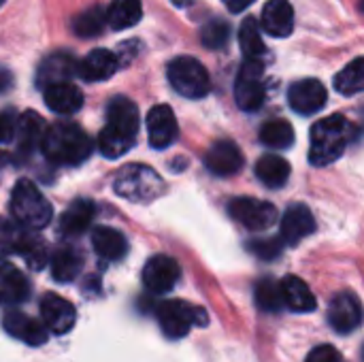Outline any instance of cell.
Segmentation results:
<instances>
[{
  "mask_svg": "<svg viewBox=\"0 0 364 362\" xmlns=\"http://www.w3.org/2000/svg\"><path fill=\"white\" fill-rule=\"evenodd\" d=\"M139 109L126 96H115L107 107V124L98 137V149L105 158H119L136 141L139 132Z\"/></svg>",
  "mask_w": 364,
  "mask_h": 362,
  "instance_id": "6da1fadb",
  "label": "cell"
},
{
  "mask_svg": "<svg viewBox=\"0 0 364 362\" xmlns=\"http://www.w3.org/2000/svg\"><path fill=\"white\" fill-rule=\"evenodd\" d=\"M41 149L45 158L60 166H77L85 162L94 149L87 132L75 122H58L45 130Z\"/></svg>",
  "mask_w": 364,
  "mask_h": 362,
  "instance_id": "7a4b0ae2",
  "label": "cell"
},
{
  "mask_svg": "<svg viewBox=\"0 0 364 362\" xmlns=\"http://www.w3.org/2000/svg\"><path fill=\"white\" fill-rule=\"evenodd\" d=\"M354 137V124L343 115H331L320 119L311 128L309 160L316 166H328L348 147Z\"/></svg>",
  "mask_w": 364,
  "mask_h": 362,
  "instance_id": "3957f363",
  "label": "cell"
},
{
  "mask_svg": "<svg viewBox=\"0 0 364 362\" xmlns=\"http://www.w3.org/2000/svg\"><path fill=\"white\" fill-rule=\"evenodd\" d=\"M11 215L28 230H41L51 222L53 209L30 179H19L11 192Z\"/></svg>",
  "mask_w": 364,
  "mask_h": 362,
  "instance_id": "277c9868",
  "label": "cell"
},
{
  "mask_svg": "<svg viewBox=\"0 0 364 362\" xmlns=\"http://www.w3.org/2000/svg\"><path fill=\"white\" fill-rule=\"evenodd\" d=\"M113 190H115V194H119L122 198H128L132 203H149L162 194L164 181L151 166L128 164L117 173V177L113 181Z\"/></svg>",
  "mask_w": 364,
  "mask_h": 362,
  "instance_id": "5b68a950",
  "label": "cell"
},
{
  "mask_svg": "<svg viewBox=\"0 0 364 362\" xmlns=\"http://www.w3.org/2000/svg\"><path fill=\"white\" fill-rule=\"evenodd\" d=\"M156 318L168 339H183L192 326H207V312L186 301H162L156 307Z\"/></svg>",
  "mask_w": 364,
  "mask_h": 362,
  "instance_id": "8992f818",
  "label": "cell"
},
{
  "mask_svg": "<svg viewBox=\"0 0 364 362\" xmlns=\"http://www.w3.org/2000/svg\"><path fill=\"white\" fill-rule=\"evenodd\" d=\"M166 73L175 92H179L186 98H203L211 90L209 73L196 58H190V55L175 58L168 64Z\"/></svg>",
  "mask_w": 364,
  "mask_h": 362,
  "instance_id": "52a82bcc",
  "label": "cell"
},
{
  "mask_svg": "<svg viewBox=\"0 0 364 362\" xmlns=\"http://www.w3.org/2000/svg\"><path fill=\"white\" fill-rule=\"evenodd\" d=\"M264 98V64L260 58H245L235 81V100L243 111H258Z\"/></svg>",
  "mask_w": 364,
  "mask_h": 362,
  "instance_id": "ba28073f",
  "label": "cell"
},
{
  "mask_svg": "<svg viewBox=\"0 0 364 362\" xmlns=\"http://www.w3.org/2000/svg\"><path fill=\"white\" fill-rule=\"evenodd\" d=\"M228 211H230L232 220H237L241 226H245L247 230H254V233L271 228L279 218L273 203L258 201V198H245V196L230 201Z\"/></svg>",
  "mask_w": 364,
  "mask_h": 362,
  "instance_id": "9c48e42d",
  "label": "cell"
},
{
  "mask_svg": "<svg viewBox=\"0 0 364 362\" xmlns=\"http://www.w3.org/2000/svg\"><path fill=\"white\" fill-rule=\"evenodd\" d=\"M181 277V267L175 258L158 254L143 267V284L151 294H166L175 288Z\"/></svg>",
  "mask_w": 364,
  "mask_h": 362,
  "instance_id": "30bf717a",
  "label": "cell"
},
{
  "mask_svg": "<svg viewBox=\"0 0 364 362\" xmlns=\"http://www.w3.org/2000/svg\"><path fill=\"white\" fill-rule=\"evenodd\" d=\"M41 318L51 335H66L77 320V309L60 294H45L41 301Z\"/></svg>",
  "mask_w": 364,
  "mask_h": 362,
  "instance_id": "8fae6325",
  "label": "cell"
},
{
  "mask_svg": "<svg viewBox=\"0 0 364 362\" xmlns=\"http://www.w3.org/2000/svg\"><path fill=\"white\" fill-rule=\"evenodd\" d=\"M2 329L13 339H19L21 344L32 346V348L43 346L47 341V337H49V331L43 324V320L38 322V320H34V318H30V316H26V314H21L17 309L4 312V316H2Z\"/></svg>",
  "mask_w": 364,
  "mask_h": 362,
  "instance_id": "7c38bea8",
  "label": "cell"
},
{
  "mask_svg": "<svg viewBox=\"0 0 364 362\" xmlns=\"http://www.w3.org/2000/svg\"><path fill=\"white\" fill-rule=\"evenodd\" d=\"M364 312L360 301L352 292H339L328 307V322L337 333H352L363 324Z\"/></svg>",
  "mask_w": 364,
  "mask_h": 362,
  "instance_id": "4fadbf2b",
  "label": "cell"
},
{
  "mask_svg": "<svg viewBox=\"0 0 364 362\" xmlns=\"http://www.w3.org/2000/svg\"><path fill=\"white\" fill-rule=\"evenodd\" d=\"M326 87L322 81L318 79H303L292 83V87L288 90V100L290 107L301 113V115H314L318 113L324 105H326Z\"/></svg>",
  "mask_w": 364,
  "mask_h": 362,
  "instance_id": "5bb4252c",
  "label": "cell"
},
{
  "mask_svg": "<svg viewBox=\"0 0 364 362\" xmlns=\"http://www.w3.org/2000/svg\"><path fill=\"white\" fill-rule=\"evenodd\" d=\"M147 134H149L151 147L156 149H166L168 145L175 143L179 134V126L168 105H156L147 113Z\"/></svg>",
  "mask_w": 364,
  "mask_h": 362,
  "instance_id": "9a60e30c",
  "label": "cell"
},
{
  "mask_svg": "<svg viewBox=\"0 0 364 362\" xmlns=\"http://www.w3.org/2000/svg\"><path fill=\"white\" fill-rule=\"evenodd\" d=\"M205 166L218 177L237 175L243 169V154L232 141H218L205 156Z\"/></svg>",
  "mask_w": 364,
  "mask_h": 362,
  "instance_id": "2e32d148",
  "label": "cell"
},
{
  "mask_svg": "<svg viewBox=\"0 0 364 362\" xmlns=\"http://www.w3.org/2000/svg\"><path fill=\"white\" fill-rule=\"evenodd\" d=\"M316 230V218L305 205H290L282 218V239L286 245H296Z\"/></svg>",
  "mask_w": 364,
  "mask_h": 362,
  "instance_id": "e0dca14e",
  "label": "cell"
},
{
  "mask_svg": "<svg viewBox=\"0 0 364 362\" xmlns=\"http://www.w3.org/2000/svg\"><path fill=\"white\" fill-rule=\"evenodd\" d=\"M77 68H79V64L75 62V58L68 51L51 53L41 62V66L36 70V85L45 90L53 83L68 81L73 75H77Z\"/></svg>",
  "mask_w": 364,
  "mask_h": 362,
  "instance_id": "ac0fdd59",
  "label": "cell"
},
{
  "mask_svg": "<svg viewBox=\"0 0 364 362\" xmlns=\"http://www.w3.org/2000/svg\"><path fill=\"white\" fill-rule=\"evenodd\" d=\"M119 68V60L109 49H94L90 51L77 68V75L85 81H107Z\"/></svg>",
  "mask_w": 364,
  "mask_h": 362,
  "instance_id": "d6986e66",
  "label": "cell"
},
{
  "mask_svg": "<svg viewBox=\"0 0 364 362\" xmlns=\"http://www.w3.org/2000/svg\"><path fill=\"white\" fill-rule=\"evenodd\" d=\"M262 30L271 36H290L294 30V11L288 0H269L262 9Z\"/></svg>",
  "mask_w": 364,
  "mask_h": 362,
  "instance_id": "ffe728a7",
  "label": "cell"
},
{
  "mask_svg": "<svg viewBox=\"0 0 364 362\" xmlns=\"http://www.w3.org/2000/svg\"><path fill=\"white\" fill-rule=\"evenodd\" d=\"M45 102L58 115H73L83 107V94L70 81H60L45 87Z\"/></svg>",
  "mask_w": 364,
  "mask_h": 362,
  "instance_id": "44dd1931",
  "label": "cell"
},
{
  "mask_svg": "<svg viewBox=\"0 0 364 362\" xmlns=\"http://www.w3.org/2000/svg\"><path fill=\"white\" fill-rule=\"evenodd\" d=\"M45 124L43 117L34 111H26L17 117V128H15V143L17 151L21 156H30L34 149L41 147L43 137H45Z\"/></svg>",
  "mask_w": 364,
  "mask_h": 362,
  "instance_id": "7402d4cb",
  "label": "cell"
},
{
  "mask_svg": "<svg viewBox=\"0 0 364 362\" xmlns=\"http://www.w3.org/2000/svg\"><path fill=\"white\" fill-rule=\"evenodd\" d=\"M0 294L9 305H19L30 297L28 277L4 258H0Z\"/></svg>",
  "mask_w": 364,
  "mask_h": 362,
  "instance_id": "603a6c76",
  "label": "cell"
},
{
  "mask_svg": "<svg viewBox=\"0 0 364 362\" xmlns=\"http://www.w3.org/2000/svg\"><path fill=\"white\" fill-rule=\"evenodd\" d=\"M94 215H96V205L87 198H79L62 213L60 233L66 237H79L90 228V224L94 222Z\"/></svg>",
  "mask_w": 364,
  "mask_h": 362,
  "instance_id": "cb8c5ba5",
  "label": "cell"
},
{
  "mask_svg": "<svg viewBox=\"0 0 364 362\" xmlns=\"http://www.w3.org/2000/svg\"><path fill=\"white\" fill-rule=\"evenodd\" d=\"M92 247L102 260L115 262V260H122L126 256L128 241L119 230L109 228V226H100L92 233Z\"/></svg>",
  "mask_w": 364,
  "mask_h": 362,
  "instance_id": "d4e9b609",
  "label": "cell"
},
{
  "mask_svg": "<svg viewBox=\"0 0 364 362\" xmlns=\"http://www.w3.org/2000/svg\"><path fill=\"white\" fill-rule=\"evenodd\" d=\"M49 260H51V275L60 284H68V282L77 280V275L81 273V267H83V256L73 245L58 247Z\"/></svg>",
  "mask_w": 364,
  "mask_h": 362,
  "instance_id": "484cf974",
  "label": "cell"
},
{
  "mask_svg": "<svg viewBox=\"0 0 364 362\" xmlns=\"http://www.w3.org/2000/svg\"><path fill=\"white\" fill-rule=\"evenodd\" d=\"M282 292H284V303L290 312L296 314H309L316 309V297L309 290V286L296 277V275H288L282 280Z\"/></svg>",
  "mask_w": 364,
  "mask_h": 362,
  "instance_id": "4316f807",
  "label": "cell"
},
{
  "mask_svg": "<svg viewBox=\"0 0 364 362\" xmlns=\"http://www.w3.org/2000/svg\"><path fill=\"white\" fill-rule=\"evenodd\" d=\"M256 175L267 188H284L290 177V164L277 154H267L256 162Z\"/></svg>",
  "mask_w": 364,
  "mask_h": 362,
  "instance_id": "83f0119b",
  "label": "cell"
},
{
  "mask_svg": "<svg viewBox=\"0 0 364 362\" xmlns=\"http://www.w3.org/2000/svg\"><path fill=\"white\" fill-rule=\"evenodd\" d=\"M143 17L141 0H113L107 9V21L113 30H126L139 23Z\"/></svg>",
  "mask_w": 364,
  "mask_h": 362,
  "instance_id": "f1b7e54d",
  "label": "cell"
},
{
  "mask_svg": "<svg viewBox=\"0 0 364 362\" xmlns=\"http://www.w3.org/2000/svg\"><path fill=\"white\" fill-rule=\"evenodd\" d=\"M105 26H109V21L102 6H90L73 19V32L81 38H94L102 34Z\"/></svg>",
  "mask_w": 364,
  "mask_h": 362,
  "instance_id": "f546056e",
  "label": "cell"
},
{
  "mask_svg": "<svg viewBox=\"0 0 364 362\" xmlns=\"http://www.w3.org/2000/svg\"><path fill=\"white\" fill-rule=\"evenodd\" d=\"M335 90L343 96H354L364 92V58L352 60L335 77Z\"/></svg>",
  "mask_w": 364,
  "mask_h": 362,
  "instance_id": "4dcf8cb0",
  "label": "cell"
},
{
  "mask_svg": "<svg viewBox=\"0 0 364 362\" xmlns=\"http://www.w3.org/2000/svg\"><path fill=\"white\" fill-rule=\"evenodd\" d=\"M260 141L271 149H288L294 143V128L286 119H271L262 126Z\"/></svg>",
  "mask_w": 364,
  "mask_h": 362,
  "instance_id": "1f68e13d",
  "label": "cell"
},
{
  "mask_svg": "<svg viewBox=\"0 0 364 362\" xmlns=\"http://www.w3.org/2000/svg\"><path fill=\"white\" fill-rule=\"evenodd\" d=\"M256 305L262 309V312H269V314H275L279 312L282 307H286L284 303V292H282V282H275L271 277L267 280H260L256 284Z\"/></svg>",
  "mask_w": 364,
  "mask_h": 362,
  "instance_id": "d6a6232c",
  "label": "cell"
},
{
  "mask_svg": "<svg viewBox=\"0 0 364 362\" xmlns=\"http://www.w3.org/2000/svg\"><path fill=\"white\" fill-rule=\"evenodd\" d=\"M30 230L19 222L0 218V254H21Z\"/></svg>",
  "mask_w": 364,
  "mask_h": 362,
  "instance_id": "836d02e7",
  "label": "cell"
},
{
  "mask_svg": "<svg viewBox=\"0 0 364 362\" xmlns=\"http://www.w3.org/2000/svg\"><path fill=\"white\" fill-rule=\"evenodd\" d=\"M239 45H241V51L245 53V58H262L264 51H267V45L262 41V32L258 28V21L254 17H247L243 23H241V30H239Z\"/></svg>",
  "mask_w": 364,
  "mask_h": 362,
  "instance_id": "e575fe53",
  "label": "cell"
},
{
  "mask_svg": "<svg viewBox=\"0 0 364 362\" xmlns=\"http://www.w3.org/2000/svg\"><path fill=\"white\" fill-rule=\"evenodd\" d=\"M230 38V26L224 19H209L200 30V41L207 49H222Z\"/></svg>",
  "mask_w": 364,
  "mask_h": 362,
  "instance_id": "d590c367",
  "label": "cell"
},
{
  "mask_svg": "<svg viewBox=\"0 0 364 362\" xmlns=\"http://www.w3.org/2000/svg\"><path fill=\"white\" fill-rule=\"evenodd\" d=\"M19 256H21V258L28 262V267L34 269V271H41V269L49 262V254H47V247H45L43 239L36 237V235H32V230H30V235H28V239H26V245H23V250H21Z\"/></svg>",
  "mask_w": 364,
  "mask_h": 362,
  "instance_id": "8d00e7d4",
  "label": "cell"
},
{
  "mask_svg": "<svg viewBox=\"0 0 364 362\" xmlns=\"http://www.w3.org/2000/svg\"><path fill=\"white\" fill-rule=\"evenodd\" d=\"M284 250V239H254L250 243V252H254L262 260H273L282 254Z\"/></svg>",
  "mask_w": 364,
  "mask_h": 362,
  "instance_id": "74e56055",
  "label": "cell"
},
{
  "mask_svg": "<svg viewBox=\"0 0 364 362\" xmlns=\"http://www.w3.org/2000/svg\"><path fill=\"white\" fill-rule=\"evenodd\" d=\"M15 128H17V115L15 111L6 109L0 111V143H9L15 139Z\"/></svg>",
  "mask_w": 364,
  "mask_h": 362,
  "instance_id": "f35d334b",
  "label": "cell"
},
{
  "mask_svg": "<svg viewBox=\"0 0 364 362\" xmlns=\"http://www.w3.org/2000/svg\"><path fill=\"white\" fill-rule=\"evenodd\" d=\"M305 362H346L341 352L333 346H318L309 352Z\"/></svg>",
  "mask_w": 364,
  "mask_h": 362,
  "instance_id": "ab89813d",
  "label": "cell"
},
{
  "mask_svg": "<svg viewBox=\"0 0 364 362\" xmlns=\"http://www.w3.org/2000/svg\"><path fill=\"white\" fill-rule=\"evenodd\" d=\"M226 6H228V11H232V13H241V11H245L254 0H222Z\"/></svg>",
  "mask_w": 364,
  "mask_h": 362,
  "instance_id": "60d3db41",
  "label": "cell"
},
{
  "mask_svg": "<svg viewBox=\"0 0 364 362\" xmlns=\"http://www.w3.org/2000/svg\"><path fill=\"white\" fill-rule=\"evenodd\" d=\"M9 85H11V75L6 70H0V92L9 90Z\"/></svg>",
  "mask_w": 364,
  "mask_h": 362,
  "instance_id": "b9f144b4",
  "label": "cell"
},
{
  "mask_svg": "<svg viewBox=\"0 0 364 362\" xmlns=\"http://www.w3.org/2000/svg\"><path fill=\"white\" fill-rule=\"evenodd\" d=\"M194 0H173V4H177V6H188V4H192Z\"/></svg>",
  "mask_w": 364,
  "mask_h": 362,
  "instance_id": "7bdbcfd3",
  "label": "cell"
},
{
  "mask_svg": "<svg viewBox=\"0 0 364 362\" xmlns=\"http://www.w3.org/2000/svg\"><path fill=\"white\" fill-rule=\"evenodd\" d=\"M6 162H9V156H6V154H2V151H0V171H2V166H4V164H6Z\"/></svg>",
  "mask_w": 364,
  "mask_h": 362,
  "instance_id": "ee69618b",
  "label": "cell"
},
{
  "mask_svg": "<svg viewBox=\"0 0 364 362\" xmlns=\"http://www.w3.org/2000/svg\"><path fill=\"white\" fill-rule=\"evenodd\" d=\"M360 9H363V11H364V0H360Z\"/></svg>",
  "mask_w": 364,
  "mask_h": 362,
  "instance_id": "f6af8a7d",
  "label": "cell"
},
{
  "mask_svg": "<svg viewBox=\"0 0 364 362\" xmlns=\"http://www.w3.org/2000/svg\"><path fill=\"white\" fill-rule=\"evenodd\" d=\"M0 303H4V301H2V294H0Z\"/></svg>",
  "mask_w": 364,
  "mask_h": 362,
  "instance_id": "bcb514c9",
  "label": "cell"
},
{
  "mask_svg": "<svg viewBox=\"0 0 364 362\" xmlns=\"http://www.w3.org/2000/svg\"><path fill=\"white\" fill-rule=\"evenodd\" d=\"M2 2H4V0H0V6H2Z\"/></svg>",
  "mask_w": 364,
  "mask_h": 362,
  "instance_id": "7dc6e473",
  "label": "cell"
},
{
  "mask_svg": "<svg viewBox=\"0 0 364 362\" xmlns=\"http://www.w3.org/2000/svg\"><path fill=\"white\" fill-rule=\"evenodd\" d=\"M363 358H364V348H363Z\"/></svg>",
  "mask_w": 364,
  "mask_h": 362,
  "instance_id": "c3c4849f",
  "label": "cell"
}]
</instances>
